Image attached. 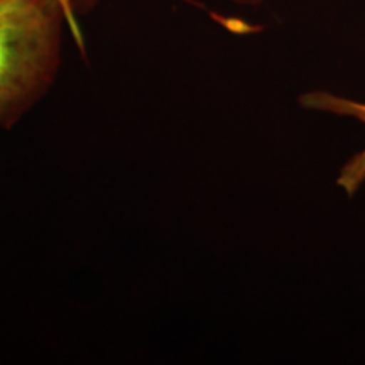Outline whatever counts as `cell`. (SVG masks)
<instances>
[{
  "label": "cell",
  "instance_id": "6da1fadb",
  "mask_svg": "<svg viewBox=\"0 0 365 365\" xmlns=\"http://www.w3.org/2000/svg\"><path fill=\"white\" fill-rule=\"evenodd\" d=\"M65 0H0V129L51 86L61 54Z\"/></svg>",
  "mask_w": 365,
  "mask_h": 365
},
{
  "label": "cell",
  "instance_id": "3957f363",
  "mask_svg": "<svg viewBox=\"0 0 365 365\" xmlns=\"http://www.w3.org/2000/svg\"><path fill=\"white\" fill-rule=\"evenodd\" d=\"M97 2L98 0H65L66 7L70 9V11H78V12L90 11V9Z\"/></svg>",
  "mask_w": 365,
  "mask_h": 365
},
{
  "label": "cell",
  "instance_id": "7a4b0ae2",
  "mask_svg": "<svg viewBox=\"0 0 365 365\" xmlns=\"http://www.w3.org/2000/svg\"><path fill=\"white\" fill-rule=\"evenodd\" d=\"M301 105L318 112L335 113L341 117H354L365 125V103L355 102V100L339 97L328 91H312L301 97ZM339 186L346 195L352 196L360 186L365 182V149L355 154L345 163L339 175Z\"/></svg>",
  "mask_w": 365,
  "mask_h": 365
}]
</instances>
